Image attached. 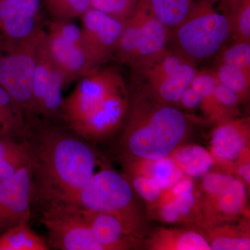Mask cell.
Returning a JSON list of instances; mask_svg holds the SVG:
<instances>
[{
	"instance_id": "6da1fadb",
	"label": "cell",
	"mask_w": 250,
	"mask_h": 250,
	"mask_svg": "<svg viewBox=\"0 0 250 250\" xmlns=\"http://www.w3.org/2000/svg\"><path fill=\"white\" fill-rule=\"evenodd\" d=\"M22 140L31 154V205L42 210L84 187L97 172L99 160L93 148L57 124L36 122Z\"/></svg>"
},
{
	"instance_id": "7a4b0ae2",
	"label": "cell",
	"mask_w": 250,
	"mask_h": 250,
	"mask_svg": "<svg viewBox=\"0 0 250 250\" xmlns=\"http://www.w3.org/2000/svg\"><path fill=\"white\" fill-rule=\"evenodd\" d=\"M80 80L63 99L62 121L83 139H107L120 129L129 113L124 79L114 67L98 65Z\"/></svg>"
},
{
	"instance_id": "3957f363",
	"label": "cell",
	"mask_w": 250,
	"mask_h": 250,
	"mask_svg": "<svg viewBox=\"0 0 250 250\" xmlns=\"http://www.w3.org/2000/svg\"><path fill=\"white\" fill-rule=\"evenodd\" d=\"M123 134L125 154L156 160L167 157L185 137L187 117L178 108L146 94L130 104Z\"/></svg>"
},
{
	"instance_id": "277c9868",
	"label": "cell",
	"mask_w": 250,
	"mask_h": 250,
	"mask_svg": "<svg viewBox=\"0 0 250 250\" xmlns=\"http://www.w3.org/2000/svg\"><path fill=\"white\" fill-rule=\"evenodd\" d=\"M57 205L111 213L135 238L139 240L141 237V215L135 204L132 187L126 177L111 169L97 171L84 187L67 195Z\"/></svg>"
},
{
	"instance_id": "5b68a950",
	"label": "cell",
	"mask_w": 250,
	"mask_h": 250,
	"mask_svg": "<svg viewBox=\"0 0 250 250\" xmlns=\"http://www.w3.org/2000/svg\"><path fill=\"white\" fill-rule=\"evenodd\" d=\"M232 29L225 0H199L176 27V41L187 59H205L221 48Z\"/></svg>"
},
{
	"instance_id": "8992f818",
	"label": "cell",
	"mask_w": 250,
	"mask_h": 250,
	"mask_svg": "<svg viewBox=\"0 0 250 250\" xmlns=\"http://www.w3.org/2000/svg\"><path fill=\"white\" fill-rule=\"evenodd\" d=\"M133 66L139 80L144 83L146 94L170 105L179 103L197 72L187 57L166 49Z\"/></svg>"
},
{
	"instance_id": "52a82bcc",
	"label": "cell",
	"mask_w": 250,
	"mask_h": 250,
	"mask_svg": "<svg viewBox=\"0 0 250 250\" xmlns=\"http://www.w3.org/2000/svg\"><path fill=\"white\" fill-rule=\"evenodd\" d=\"M44 33L18 43H4L0 54V85L22 112L27 125L35 121L33 88L38 45Z\"/></svg>"
},
{
	"instance_id": "ba28073f",
	"label": "cell",
	"mask_w": 250,
	"mask_h": 250,
	"mask_svg": "<svg viewBox=\"0 0 250 250\" xmlns=\"http://www.w3.org/2000/svg\"><path fill=\"white\" fill-rule=\"evenodd\" d=\"M168 30L141 0L125 22L114 52L120 62L131 65L166 49Z\"/></svg>"
},
{
	"instance_id": "9c48e42d",
	"label": "cell",
	"mask_w": 250,
	"mask_h": 250,
	"mask_svg": "<svg viewBox=\"0 0 250 250\" xmlns=\"http://www.w3.org/2000/svg\"><path fill=\"white\" fill-rule=\"evenodd\" d=\"M42 44L62 73L65 86L95 67L83 43L82 29L70 21L54 20L49 22Z\"/></svg>"
},
{
	"instance_id": "30bf717a",
	"label": "cell",
	"mask_w": 250,
	"mask_h": 250,
	"mask_svg": "<svg viewBox=\"0 0 250 250\" xmlns=\"http://www.w3.org/2000/svg\"><path fill=\"white\" fill-rule=\"evenodd\" d=\"M40 222L47 231V244L58 250H104L94 237L80 208L57 205L42 210Z\"/></svg>"
},
{
	"instance_id": "8fae6325",
	"label": "cell",
	"mask_w": 250,
	"mask_h": 250,
	"mask_svg": "<svg viewBox=\"0 0 250 250\" xmlns=\"http://www.w3.org/2000/svg\"><path fill=\"white\" fill-rule=\"evenodd\" d=\"M42 37L38 45L33 88L34 119L35 122L57 124L62 121V89L65 83L62 73L42 46Z\"/></svg>"
},
{
	"instance_id": "7c38bea8",
	"label": "cell",
	"mask_w": 250,
	"mask_h": 250,
	"mask_svg": "<svg viewBox=\"0 0 250 250\" xmlns=\"http://www.w3.org/2000/svg\"><path fill=\"white\" fill-rule=\"evenodd\" d=\"M150 214L166 223H178L196 220L203 224L201 202L195 192L192 178L184 177L149 205Z\"/></svg>"
},
{
	"instance_id": "4fadbf2b",
	"label": "cell",
	"mask_w": 250,
	"mask_h": 250,
	"mask_svg": "<svg viewBox=\"0 0 250 250\" xmlns=\"http://www.w3.org/2000/svg\"><path fill=\"white\" fill-rule=\"evenodd\" d=\"M31 163L0 182V235L16 225L29 223L31 215Z\"/></svg>"
},
{
	"instance_id": "5bb4252c",
	"label": "cell",
	"mask_w": 250,
	"mask_h": 250,
	"mask_svg": "<svg viewBox=\"0 0 250 250\" xmlns=\"http://www.w3.org/2000/svg\"><path fill=\"white\" fill-rule=\"evenodd\" d=\"M81 18L83 43L93 66H98L114 52L125 22L90 7Z\"/></svg>"
},
{
	"instance_id": "9a60e30c",
	"label": "cell",
	"mask_w": 250,
	"mask_h": 250,
	"mask_svg": "<svg viewBox=\"0 0 250 250\" xmlns=\"http://www.w3.org/2000/svg\"><path fill=\"white\" fill-rule=\"evenodd\" d=\"M250 128L247 121H223L210 138V153L214 162L236 167L238 161L250 155Z\"/></svg>"
},
{
	"instance_id": "2e32d148",
	"label": "cell",
	"mask_w": 250,
	"mask_h": 250,
	"mask_svg": "<svg viewBox=\"0 0 250 250\" xmlns=\"http://www.w3.org/2000/svg\"><path fill=\"white\" fill-rule=\"evenodd\" d=\"M247 200L246 184L236 178L222 190L205 195L201 202L204 226L210 229L236 218L246 208Z\"/></svg>"
},
{
	"instance_id": "e0dca14e",
	"label": "cell",
	"mask_w": 250,
	"mask_h": 250,
	"mask_svg": "<svg viewBox=\"0 0 250 250\" xmlns=\"http://www.w3.org/2000/svg\"><path fill=\"white\" fill-rule=\"evenodd\" d=\"M42 31L39 11L18 1L0 0V36L5 43L29 40Z\"/></svg>"
},
{
	"instance_id": "ac0fdd59",
	"label": "cell",
	"mask_w": 250,
	"mask_h": 250,
	"mask_svg": "<svg viewBox=\"0 0 250 250\" xmlns=\"http://www.w3.org/2000/svg\"><path fill=\"white\" fill-rule=\"evenodd\" d=\"M81 209L94 237L104 250H130L136 247L137 238L115 215L98 210Z\"/></svg>"
},
{
	"instance_id": "d6986e66",
	"label": "cell",
	"mask_w": 250,
	"mask_h": 250,
	"mask_svg": "<svg viewBox=\"0 0 250 250\" xmlns=\"http://www.w3.org/2000/svg\"><path fill=\"white\" fill-rule=\"evenodd\" d=\"M123 160L128 174L152 179L162 190L168 188L186 177L169 156L149 160L125 154Z\"/></svg>"
},
{
	"instance_id": "ffe728a7",
	"label": "cell",
	"mask_w": 250,
	"mask_h": 250,
	"mask_svg": "<svg viewBox=\"0 0 250 250\" xmlns=\"http://www.w3.org/2000/svg\"><path fill=\"white\" fill-rule=\"evenodd\" d=\"M153 250H211L207 238L194 230L159 229L149 238Z\"/></svg>"
},
{
	"instance_id": "44dd1931",
	"label": "cell",
	"mask_w": 250,
	"mask_h": 250,
	"mask_svg": "<svg viewBox=\"0 0 250 250\" xmlns=\"http://www.w3.org/2000/svg\"><path fill=\"white\" fill-rule=\"evenodd\" d=\"M168 156L179 170L190 178L203 177L214 164L210 153L196 145L177 147Z\"/></svg>"
},
{
	"instance_id": "7402d4cb",
	"label": "cell",
	"mask_w": 250,
	"mask_h": 250,
	"mask_svg": "<svg viewBox=\"0 0 250 250\" xmlns=\"http://www.w3.org/2000/svg\"><path fill=\"white\" fill-rule=\"evenodd\" d=\"M208 231L207 239L211 250H250L249 226L246 223H220L208 229Z\"/></svg>"
},
{
	"instance_id": "603a6c76",
	"label": "cell",
	"mask_w": 250,
	"mask_h": 250,
	"mask_svg": "<svg viewBox=\"0 0 250 250\" xmlns=\"http://www.w3.org/2000/svg\"><path fill=\"white\" fill-rule=\"evenodd\" d=\"M167 29H175L187 18L196 0H141Z\"/></svg>"
},
{
	"instance_id": "cb8c5ba5",
	"label": "cell",
	"mask_w": 250,
	"mask_h": 250,
	"mask_svg": "<svg viewBox=\"0 0 250 250\" xmlns=\"http://www.w3.org/2000/svg\"><path fill=\"white\" fill-rule=\"evenodd\" d=\"M47 241L23 223L0 235V250H49Z\"/></svg>"
},
{
	"instance_id": "d4e9b609",
	"label": "cell",
	"mask_w": 250,
	"mask_h": 250,
	"mask_svg": "<svg viewBox=\"0 0 250 250\" xmlns=\"http://www.w3.org/2000/svg\"><path fill=\"white\" fill-rule=\"evenodd\" d=\"M214 75L220 83L236 91L241 98L249 90V70L221 62Z\"/></svg>"
},
{
	"instance_id": "484cf974",
	"label": "cell",
	"mask_w": 250,
	"mask_h": 250,
	"mask_svg": "<svg viewBox=\"0 0 250 250\" xmlns=\"http://www.w3.org/2000/svg\"><path fill=\"white\" fill-rule=\"evenodd\" d=\"M47 11L56 21H70L90 7V0H45Z\"/></svg>"
},
{
	"instance_id": "4316f807",
	"label": "cell",
	"mask_w": 250,
	"mask_h": 250,
	"mask_svg": "<svg viewBox=\"0 0 250 250\" xmlns=\"http://www.w3.org/2000/svg\"><path fill=\"white\" fill-rule=\"evenodd\" d=\"M139 0H90V8L125 22L134 12Z\"/></svg>"
},
{
	"instance_id": "83f0119b",
	"label": "cell",
	"mask_w": 250,
	"mask_h": 250,
	"mask_svg": "<svg viewBox=\"0 0 250 250\" xmlns=\"http://www.w3.org/2000/svg\"><path fill=\"white\" fill-rule=\"evenodd\" d=\"M25 147L21 151L4 160L0 161V182L10 178L30 164V150L27 141H25Z\"/></svg>"
},
{
	"instance_id": "f1b7e54d",
	"label": "cell",
	"mask_w": 250,
	"mask_h": 250,
	"mask_svg": "<svg viewBox=\"0 0 250 250\" xmlns=\"http://www.w3.org/2000/svg\"><path fill=\"white\" fill-rule=\"evenodd\" d=\"M129 177L126 179L131 184L134 191L137 192L148 205H152L160 196L163 190L152 179L136 174H129Z\"/></svg>"
},
{
	"instance_id": "f546056e",
	"label": "cell",
	"mask_w": 250,
	"mask_h": 250,
	"mask_svg": "<svg viewBox=\"0 0 250 250\" xmlns=\"http://www.w3.org/2000/svg\"><path fill=\"white\" fill-rule=\"evenodd\" d=\"M222 62L250 70V41H238L227 49L222 57Z\"/></svg>"
},
{
	"instance_id": "4dcf8cb0",
	"label": "cell",
	"mask_w": 250,
	"mask_h": 250,
	"mask_svg": "<svg viewBox=\"0 0 250 250\" xmlns=\"http://www.w3.org/2000/svg\"><path fill=\"white\" fill-rule=\"evenodd\" d=\"M233 27L239 41H250V0H240L232 20V29Z\"/></svg>"
},
{
	"instance_id": "1f68e13d",
	"label": "cell",
	"mask_w": 250,
	"mask_h": 250,
	"mask_svg": "<svg viewBox=\"0 0 250 250\" xmlns=\"http://www.w3.org/2000/svg\"><path fill=\"white\" fill-rule=\"evenodd\" d=\"M215 98L222 108L236 107L241 97L236 91L217 80L214 90Z\"/></svg>"
},
{
	"instance_id": "d6a6232c",
	"label": "cell",
	"mask_w": 250,
	"mask_h": 250,
	"mask_svg": "<svg viewBox=\"0 0 250 250\" xmlns=\"http://www.w3.org/2000/svg\"><path fill=\"white\" fill-rule=\"evenodd\" d=\"M25 146L26 142L24 140L21 143H17L9 139H0V161L4 160L19 152Z\"/></svg>"
},
{
	"instance_id": "836d02e7",
	"label": "cell",
	"mask_w": 250,
	"mask_h": 250,
	"mask_svg": "<svg viewBox=\"0 0 250 250\" xmlns=\"http://www.w3.org/2000/svg\"><path fill=\"white\" fill-rule=\"evenodd\" d=\"M202 98L193 88L189 86L184 92L179 104L187 109H193L201 105Z\"/></svg>"
},
{
	"instance_id": "e575fe53",
	"label": "cell",
	"mask_w": 250,
	"mask_h": 250,
	"mask_svg": "<svg viewBox=\"0 0 250 250\" xmlns=\"http://www.w3.org/2000/svg\"><path fill=\"white\" fill-rule=\"evenodd\" d=\"M13 1H18V2L23 3L29 5L34 9L40 12L41 0H13Z\"/></svg>"
},
{
	"instance_id": "d590c367",
	"label": "cell",
	"mask_w": 250,
	"mask_h": 250,
	"mask_svg": "<svg viewBox=\"0 0 250 250\" xmlns=\"http://www.w3.org/2000/svg\"><path fill=\"white\" fill-rule=\"evenodd\" d=\"M0 131H1V134L4 135V121H3L2 117L1 116V113H0Z\"/></svg>"
},
{
	"instance_id": "8d00e7d4",
	"label": "cell",
	"mask_w": 250,
	"mask_h": 250,
	"mask_svg": "<svg viewBox=\"0 0 250 250\" xmlns=\"http://www.w3.org/2000/svg\"><path fill=\"white\" fill-rule=\"evenodd\" d=\"M4 48V41L3 40L2 38L0 36V54L2 52Z\"/></svg>"
}]
</instances>
